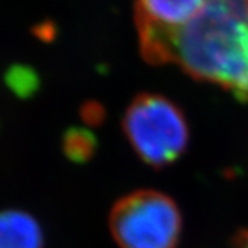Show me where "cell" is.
Segmentation results:
<instances>
[{
  "label": "cell",
  "mask_w": 248,
  "mask_h": 248,
  "mask_svg": "<svg viewBox=\"0 0 248 248\" xmlns=\"http://www.w3.org/2000/svg\"><path fill=\"white\" fill-rule=\"evenodd\" d=\"M155 65H174L248 102V0H207Z\"/></svg>",
  "instance_id": "6da1fadb"
},
{
  "label": "cell",
  "mask_w": 248,
  "mask_h": 248,
  "mask_svg": "<svg viewBox=\"0 0 248 248\" xmlns=\"http://www.w3.org/2000/svg\"><path fill=\"white\" fill-rule=\"evenodd\" d=\"M123 133L135 155L149 167L164 169L187 151L190 128L177 104L156 93H142L124 112Z\"/></svg>",
  "instance_id": "7a4b0ae2"
},
{
  "label": "cell",
  "mask_w": 248,
  "mask_h": 248,
  "mask_svg": "<svg viewBox=\"0 0 248 248\" xmlns=\"http://www.w3.org/2000/svg\"><path fill=\"white\" fill-rule=\"evenodd\" d=\"M108 223L120 248H177L184 226L177 203L155 189H140L120 197Z\"/></svg>",
  "instance_id": "3957f363"
},
{
  "label": "cell",
  "mask_w": 248,
  "mask_h": 248,
  "mask_svg": "<svg viewBox=\"0 0 248 248\" xmlns=\"http://www.w3.org/2000/svg\"><path fill=\"white\" fill-rule=\"evenodd\" d=\"M207 0H135L134 21L141 55L155 65L178 32L203 10Z\"/></svg>",
  "instance_id": "277c9868"
},
{
  "label": "cell",
  "mask_w": 248,
  "mask_h": 248,
  "mask_svg": "<svg viewBox=\"0 0 248 248\" xmlns=\"http://www.w3.org/2000/svg\"><path fill=\"white\" fill-rule=\"evenodd\" d=\"M0 248H45L40 223L27 211L1 210Z\"/></svg>",
  "instance_id": "5b68a950"
},
{
  "label": "cell",
  "mask_w": 248,
  "mask_h": 248,
  "mask_svg": "<svg viewBox=\"0 0 248 248\" xmlns=\"http://www.w3.org/2000/svg\"><path fill=\"white\" fill-rule=\"evenodd\" d=\"M95 135L83 127H71L62 137V152L72 163L81 164L89 161L97 151Z\"/></svg>",
  "instance_id": "8992f818"
},
{
  "label": "cell",
  "mask_w": 248,
  "mask_h": 248,
  "mask_svg": "<svg viewBox=\"0 0 248 248\" xmlns=\"http://www.w3.org/2000/svg\"><path fill=\"white\" fill-rule=\"evenodd\" d=\"M6 84L18 98L28 99L39 90V78L31 68L14 66L6 75Z\"/></svg>",
  "instance_id": "52a82bcc"
},
{
  "label": "cell",
  "mask_w": 248,
  "mask_h": 248,
  "mask_svg": "<svg viewBox=\"0 0 248 248\" xmlns=\"http://www.w3.org/2000/svg\"><path fill=\"white\" fill-rule=\"evenodd\" d=\"M81 117L90 124H97L102 117V109L98 107L95 102H90L83 107Z\"/></svg>",
  "instance_id": "ba28073f"
},
{
  "label": "cell",
  "mask_w": 248,
  "mask_h": 248,
  "mask_svg": "<svg viewBox=\"0 0 248 248\" xmlns=\"http://www.w3.org/2000/svg\"><path fill=\"white\" fill-rule=\"evenodd\" d=\"M234 246H236V248H248V229L240 232L239 234L236 236Z\"/></svg>",
  "instance_id": "9c48e42d"
}]
</instances>
